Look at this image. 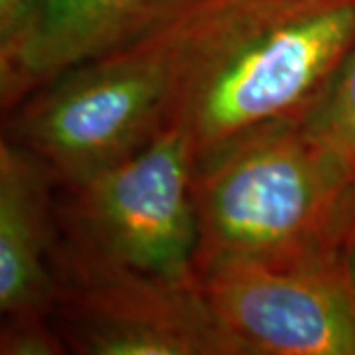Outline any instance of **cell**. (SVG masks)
I'll return each mask as SVG.
<instances>
[{"label":"cell","mask_w":355,"mask_h":355,"mask_svg":"<svg viewBox=\"0 0 355 355\" xmlns=\"http://www.w3.org/2000/svg\"><path fill=\"white\" fill-rule=\"evenodd\" d=\"M355 42V0H193L170 125L193 158L310 116Z\"/></svg>","instance_id":"6da1fadb"},{"label":"cell","mask_w":355,"mask_h":355,"mask_svg":"<svg viewBox=\"0 0 355 355\" xmlns=\"http://www.w3.org/2000/svg\"><path fill=\"white\" fill-rule=\"evenodd\" d=\"M198 268L291 263L347 247L355 168L312 116L249 128L193 162Z\"/></svg>","instance_id":"7a4b0ae2"},{"label":"cell","mask_w":355,"mask_h":355,"mask_svg":"<svg viewBox=\"0 0 355 355\" xmlns=\"http://www.w3.org/2000/svg\"><path fill=\"white\" fill-rule=\"evenodd\" d=\"M193 0H166L127 38L32 87L12 144L71 184L139 150L170 125Z\"/></svg>","instance_id":"3957f363"},{"label":"cell","mask_w":355,"mask_h":355,"mask_svg":"<svg viewBox=\"0 0 355 355\" xmlns=\"http://www.w3.org/2000/svg\"><path fill=\"white\" fill-rule=\"evenodd\" d=\"M193 150L174 125L113 164L71 184L53 203L62 270H109L193 282L200 227Z\"/></svg>","instance_id":"277c9868"},{"label":"cell","mask_w":355,"mask_h":355,"mask_svg":"<svg viewBox=\"0 0 355 355\" xmlns=\"http://www.w3.org/2000/svg\"><path fill=\"white\" fill-rule=\"evenodd\" d=\"M196 277L231 355H355L347 247L291 263L223 259Z\"/></svg>","instance_id":"5b68a950"},{"label":"cell","mask_w":355,"mask_h":355,"mask_svg":"<svg viewBox=\"0 0 355 355\" xmlns=\"http://www.w3.org/2000/svg\"><path fill=\"white\" fill-rule=\"evenodd\" d=\"M51 320L83 355H231L198 280L62 270Z\"/></svg>","instance_id":"8992f818"},{"label":"cell","mask_w":355,"mask_h":355,"mask_svg":"<svg viewBox=\"0 0 355 355\" xmlns=\"http://www.w3.org/2000/svg\"><path fill=\"white\" fill-rule=\"evenodd\" d=\"M46 166L4 142L0 148V324L51 314L60 294L55 214Z\"/></svg>","instance_id":"52a82bcc"},{"label":"cell","mask_w":355,"mask_h":355,"mask_svg":"<svg viewBox=\"0 0 355 355\" xmlns=\"http://www.w3.org/2000/svg\"><path fill=\"white\" fill-rule=\"evenodd\" d=\"M166 0H46L14 65L26 87L93 58L139 30Z\"/></svg>","instance_id":"ba28073f"},{"label":"cell","mask_w":355,"mask_h":355,"mask_svg":"<svg viewBox=\"0 0 355 355\" xmlns=\"http://www.w3.org/2000/svg\"><path fill=\"white\" fill-rule=\"evenodd\" d=\"M355 168V42L328 95L310 114Z\"/></svg>","instance_id":"9c48e42d"},{"label":"cell","mask_w":355,"mask_h":355,"mask_svg":"<svg viewBox=\"0 0 355 355\" xmlns=\"http://www.w3.org/2000/svg\"><path fill=\"white\" fill-rule=\"evenodd\" d=\"M46 0H0V60H12L32 32Z\"/></svg>","instance_id":"30bf717a"},{"label":"cell","mask_w":355,"mask_h":355,"mask_svg":"<svg viewBox=\"0 0 355 355\" xmlns=\"http://www.w3.org/2000/svg\"><path fill=\"white\" fill-rule=\"evenodd\" d=\"M26 89L24 79L18 73L12 60H0V107Z\"/></svg>","instance_id":"8fae6325"},{"label":"cell","mask_w":355,"mask_h":355,"mask_svg":"<svg viewBox=\"0 0 355 355\" xmlns=\"http://www.w3.org/2000/svg\"><path fill=\"white\" fill-rule=\"evenodd\" d=\"M347 253L352 259V266L355 272V207H354V221H352V231H349V241H347Z\"/></svg>","instance_id":"7c38bea8"},{"label":"cell","mask_w":355,"mask_h":355,"mask_svg":"<svg viewBox=\"0 0 355 355\" xmlns=\"http://www.w3.org/2000/svg\"><path fill=\"white\" fill-rule=\"evenodd\" d=\"M4 142H6V140L2 139V135H0V148H2V146H4Z\"/></svg>","instance_id":"4fadbf2b"}]
</instances>
